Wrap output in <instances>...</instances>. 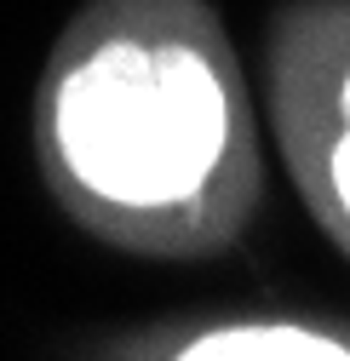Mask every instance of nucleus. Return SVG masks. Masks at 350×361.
Masks as SVG:
<instances>
[{
    "label": "nucleus",
    "mask_w": 350,
    "mask_h": 361,
    "mask_svg": "<svg viewBox=\"0 0 350 361\" xmlns=\"http://www.w3.org/2000/svg\"><path fill=\"white\" fill-rule=\"evenodd\" d=\"M52 207L109 252L201 264L265 207L247 63L212 0H80L29 104Z\"/></svg>",
    "instance_id": "f257e3e1"
},
{
    "label": "nucleus",
    "mask_w": 350,
    "mask_h": 361,
    "mask_svg": "<svg viewBox=\"0 0 350 361\" xmlns=\"http://www.w3.org/2000/svg\"><path fill=\"white\" fill-rule=\"evenodd\" d=\"M265 115L304 212L350 258V0H282L270 12Z\"/></svg>",
    "instance_id": "f03ea898"
},
{
    "label": "nucleus",
    "mask_w": 350,
    "mask_h": 361,
    "mask_svg": "<svg viewBox=\"0 0 350 361\" xmlns=\"http://www.w3.org/2000/svg\"><path fill=\"white\" fill-rule=\"evenodd\" d=\"M75 355L104 361H350V315L304 304H230L155 315L86 338Z\"/></svg>",
    "instance_id": "7ed1b4c3"
}]
</instances>
